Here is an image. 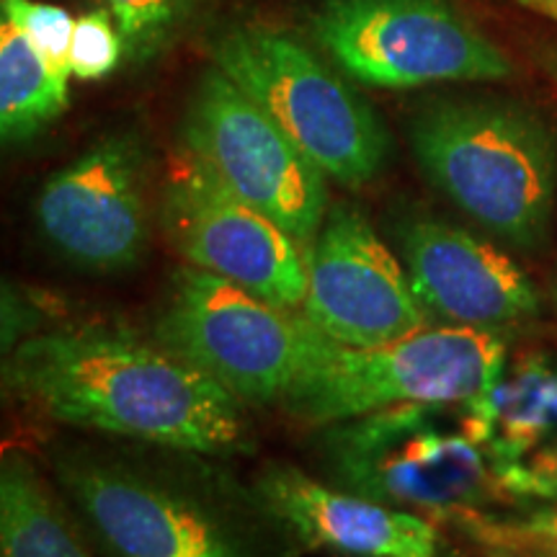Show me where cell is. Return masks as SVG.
<instances>
[{
  "label": "cell",
  "instance_id": "1",
  "mask_svg": "<svg viewBox=\"0 0 557 557\" xmlns=\"http://www.w3.org/2000/svg\"><path fill=\"white\" fill-rule=\"evenodd\" d=\"M9 393L47 418L158 447L227 455L248 442L243 403L158 341L58 329L5 354Z\"/></svg>",
  "mask_w": 557,
  "mask_h": 557
},
{
  "label": "cell",
  "instance_id": "2",
  "mask_svg": "<svg viewBox=\"0 0 557 557\" xmlns=\"http://www.w3.org/2000/svg\"><path fill=\"white\" fill-rule=\"evenodd\" d=\"M426 178L480 227L517 248L545 238L557 145L534 111L508 101H438L410 124Z\"/></svg>",
  "mask_w": 557,
  "mask_h": 557
},
{
  "label": "cell",
  "instance_id": "3",
  "mask_svg": "<svg viewBox=\"0 0 557 557\" xmlns=\"http://www.w3.org/2000/svg\"><path fill=\"white\" fill-rule=\"evenodd\" d=\"M323 455L338 487L406 511L468 521L513 500L462 406L408 403L331 423Z\"/></svg>",
  "mask_w": 557,
  "mask_h": 557
},
{
  "label": "cell",
  "instance_id": "4",
  "mask_svg": "<svg viewBox=\"0 0 557 557\" xmlns=\"http://www.w3.org/2000/svg\"><path fill=\"white\" fill-rule=\"evenodd\" d=\"M504 367L506 344L491 329L426 325L369 348L318 333L282 406L297 421L320 426L408 403L465 406L496 385Z\"/></svg>",
  "mask_w": 557,
  "mask_h": 557
},
{
  "label": "cell",
  "instance_id": "5",
  "mask_svg": "<svg viewBox=\"0 0 557 557\" xmlns=\"http://www.w3.org/2000/svg\"><path fill=\"white\" fill-rule=\"evenodd\" d=\"M212 58L329 178L364 186L385 169L389 132L377 111L289 34L235 26L214 41Z\"/></svg>",
  "mask_w": 557,
  "mask_h": 557
},
{
  "label": "cell",
  "instance_id": "6",
  "mask_svg": "<svg viewBox=\"0 0 557 557\" xmlns=\"http://www.w3.org/2000/svg\"><path fill=\"white\" fill-rule=\"evenodd\" d=\"M318 333L305 315L194 267L171 278L156 323L158 344L240 403H282Z\"/></svg>",
  "mask_w": 557,
  "mask_h": 557
},
{
  "label": "cell",
  "instance_id": "7",
  "mask_svg": "<svg viewBox=\"0 0 557 557\" xmlns=\"http://www.w3.org/2000/svg\"><path fill=\"white\" fill-rule=\"evenodd\" d=\"M310 29L336 67L372 88L511 75L504 50L449 0H323Z\"/></svg>",
  "mask_w": 557,
  "mask_h": 557
},
{
  "label": "cell",
  "instance_id": "8",
  "mask_svg": "<svg viewBox=\"0 0 557 557\" xmlns=\"http://www.w3.org/2000/svg\"><path fill=\"white\" fill-rule=\"evenodd\" d=\"M181 148L207 163L238 197L312 248L329 214V176L220 67L194 88Z\"/></svg>",
  "mask_w": 557,
  "mask_h": 557
},
{
  "label": "cell",
  "instance_id": "9",
  "mask_svg": "<svg viewBox=\"0 0 557 557\" xmlns=\"http://www.w3.org/2000/svg\"><path fill=\"white\" fill-rule=\"evenodd\" d=\"M158 218L171 248L189 267L227 278L282 310L305 305L310 248L238 197L189 150L181 148L171 163Z\"/></svg>",
  "mask_w": 557,
  "mask_h": 557
},
{
  "label": "cell",
  "instance_id": "10",
  "mask_svg": "<svg viewBox=\"0 0 557 557\" xmlns=\"http://www.w3.org/2000/svg\"><path fill=\"white\" fill-rule=\"evenodd\" d=\"M150 163L135 132L107 135L52 173L37 197V225L50 246L88 271L132 269L152 233Z\"/></svg>",
  "mask_w": 557,
  "mask_h": 557
},
{
  "label": "cell",
  "instance_id": "11",
  "mask_svg": "<svg viewBox=\"0 0 557 557\" xmlns=\"http://www.w3.org/2000/svg\"><path fill=\"white\" fill-rule=\"evenodd\" d=\"M302 315L344 346H382L429 325V312L359 207L331 205L310 248Z\"/></svg>",
  "mask_w": 557,
  "mask_h": 557
},
{
  "label": "cell",
  "instance_id": "12",
  "mask_svg": "<svg viewBox=\"0 0 557 557\" xmlns=\"http://www.w3.org/2000/svg\"><path fill=\"white\" fill-rule=\"evenodd\" d=\"M58 478L111 557H256L212 506L127 465L65 457Z\"/></svg>",
  "mask_w": 557,
  "mask_h": 557
},
{
  "label": "cell",
  "instance_id": "13",
  "mask_svg": "<svg viewBox=\"0 0 557 557\" xmlns=\"http://www.w3.org/2000/svg\"><path fill=\"white\" fill-rule=\"evenodd\" d=\"M398 248L418 302L449 325L504 329L540 310L532 278L511 256L436 218L403 220Z\"/></svg>",
  "mask_w": 557,
  "mask_h": 557
},
{
  "label": "cell",
  "instance_id": "14",
  "mask_svg": "<svg viewBox=\"0 0 557 557\" xmlns=\"http://www.w3.org/2000/svg\"><path fill=\"white\" fill-rule=\"evenodd\" d=\"M256 498L308 549L344 557H436L438 532L426 517L323 485L289 465L263 470Z\"/></svg>",
  "mask_w": 557,
  "mask_h": 557
},
{
  "label": "cell",
  "instance_id": "15",
  "mask_svg": "<svg viewBox=\"0 0 557 557\" xmlns=\"http://www.w3.org/2000/svg\"><path fill=\"white\" fill-rule=\"evenodd\" d=\"M462 418L504 478L557 436V369L545 357L521 359L511 377L465 403Z\"/></svg>",
  "mask_w": 557,
  "mask_h": 557
},
{
  "label": "cell",
  "instance_id": "16",
  "mask_svg": "<svg viewBox=\"0 0 557 557\" xmlns=\"http://www.w3.org/2000/svg\"><path fill=\"white\" fill-rule=\"evenodd\" d=\"M0 557H90L39 472L18 451L0 465Z\"/></svg>",
  "mask_w": 557,
  "mask_h": 557
},
{
  "label": "cell",
  "instance_id": "17",
  "mask_svg": "<svg viewBox=\"0 0 557 557\" xmlns=\"http://www.w3.org/2000/svg\"><path fill=\"white\" fill-rule=\"evenodd\" d=\"M65 109L67 83L13 21H0V135L5 143L29 139Z\"/></svg>",
  "mask_w": 557,
  "mask_h": 557
},
{
  "label": "cell",
  "instance_id": "18",
  "mask_svg": "<svg viewBox=\"0 0 557 557\" xmlns=\"http://www.w3.org/2000/svg\"><path fill=\"white\" fill-rule=\"evenodd\" d=\"M120 26L124 52L132 60H148L191 16L197 0H107Z\"/></svg>",
  "mask_w": 557,
  "mask_h": 557
},
{
  "label": "cell",
  "instance_id": "19",
  "mask_svg": "<svg viewBox=\"0 0 557 557\" xmlns=\"http://www.w3.org/2000/svg\"><path fill=\"white\" fill-rule=\"evenodd\" d=\"M3 18L13 21L21 34L32 41L34 50L45 58L47 65L60 81L73 75L70 70V50H73L75 21L65 9L37 0H0Z\"/></svg>",
  "mask_w": 557,
  "mask_h": 557
},
{
  "label": "cell",
  "instance_id": "20",
  "mask_svg": "<svg viewBox=\"0 0 557 557\" xmlns=\"http://www.w3.org/2000/svg\"><path fill=\"white\" fill-rule=\"evenodd\" d=\"M124 39L107 11H90L75 21L70 70L81 81H99L120 65Z\"/></svg>",
  "mask_w": 557,
  "mask_h": 557
},
{
  "label": "cell",
  "instance_id": "21",
  "mask_svg": "<svg viewBox=\"0 0 557 557\" xmlns=\"http://www.w3.org/2000/svg\"><path fill=\"white\" fill-rule=\"evenodd\" d=\"M480 540L521 557H557V506L540 511L519 524H493L483 517L468 519Z\"/></svg>",
  "mask_w": 557,
  "mask_h": 557
},
{
  "label": "cell",
  "instance_id": "22",
  "mask_svg": "<svg viewBox=\"0 0 557 557\" xmlns=\"http://www.w3.org/2000/svg\"><path fill=\"white\" fill-rule=\"evenodd\" d=\"M527 498H553L557 480V444L527 459Z\"/></svg>",
  "mask_w": 557,
  "mask_h": 557
},
{
  "label": "cell",
  "instance_id": "23",
  "mask_svg": "<svg viewBox=\"0 0 557 557\" xmlns=\"http://www.w3.org/2000/svg\"><path fill=\"white\" fill-rule=\"evenodd\" d=\"M517 3L524 5V9L542 13V16H549L557 21V0H517Z\"/></svg>",
  "mask_w": 557,
  "mask_h": 557
},
{
  "label": "cell",
  "instance_id": "24",
  "mask_svg": "<svg viewBox=\"0 0 557 557\" xmlns=\"http://www.w3.org/2000/svg\"><path fill=\"white\" fill-rule=\"evenodd\" d=\"M553 498L557 500V480H555V485H553Z\"/></svg>",
  "mask_w": 557,
  "mask_h": 557
},
{
  "label": "cell",
  "instance_id": "25",
  "mask_svg": "<svg viewBox=\"0 0 557 557\" xmlns=\"http://www.w3.org/2000/svg\"><path fill=\"white\" fill-rule=\"evenodd\" d=\"M493 557H511V555H506V553H498V555H493Z\"/></svg>",
  "mask_w": 557,
  "mask_h": 557
}]
</instances>
